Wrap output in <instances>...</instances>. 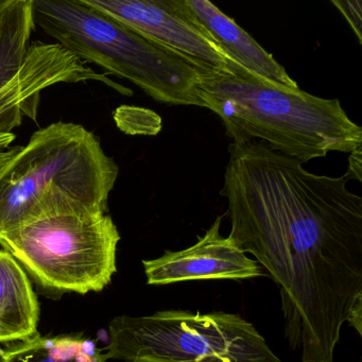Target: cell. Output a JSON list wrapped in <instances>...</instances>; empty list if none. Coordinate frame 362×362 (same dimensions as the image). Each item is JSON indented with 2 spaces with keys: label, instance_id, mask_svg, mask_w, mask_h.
I'll return each instance as SVG.
<instances>
[{
  "label": "cell",
  "instance_id": "1",
  "mask_svg": "<svg viewBox=\"0 0 362 362\" xmlns=\"http://www.w3.org/2000/svg\"><path fill=\"white\" fill-rule=\"evenodd\" d=\"M221 196L230 238L279 288L285 334L302 362H334L362 300V198L343 175H315L259 141L230 144Z\"/></svg>",
  "mask_w": 362,
  "mask_h": 362
},
{
  "label": "cell",
  "instance_id": "2",
  "mask_svg": "<svg viewBox=\"0 0 362 362\" xmlns=\"http://www.w3.org/2000/svg\"><path fill=\"white\" fill-rule=\"evenodd\" d=\"M199 93L234 144L259 141L302 163L361 148V127L338 99L269 83L241 66L233 74L205 71Z\"/></svg>",
  "mask_w": 362,
  "mask_h": 362
},
{
  "label": "cell",
  "instance_id": "3",
  "mask_svg": "<svg viewBox=\"0 0 362 362\" xmlns=\"http://www.w3.org/2000/svg\"><path fill=\"white\" fill-rule=\"evenodd\" d=\"M118 173L98 137L81 124L40 129L0 170V236L44 216L107 213Z\"/></svg>",
  "mask_w": 362,
  "mask_h": 362
},
{
  "label": "cell",
  "instance_id": "4",
  "mask_svg": "<svg viewBox=\"0 0 362 362\" xmlns=\"http://www.w3.org/2000/svg\"><path fill=\"white\" fill-rule=\"evenodd\" d=\"M33 20L82 62L129 80L153 100L204 107L199 86L209 71L97 11L84 0H33Z\"/></svg>",
  "mask_w": 362,
  "mask_h": 362
},
{
  "label": "cell",
  "instance_id": "5",
  "mask_svg": "<svg viewBox=\"0 0 362 362\" xmlns=\"http://www.w3.org/2000/svg\"><path fill=\"white\" fill-rule=\"evenodd\" d=\"M107 359L126 362H281L253 324L234 313L162 310L112 320Z\"/></svg>",
  "mask_w": 362,
  "mask_h": 362
},
{
  "label": "cell",
  "instance_id": "6",
  "mask_svg": "<svg viewBox=\"0 0 362 362\" xmlns=\"http://www.w3.org/2000/svg\"><path fill=\"white\" fill-rule=\"evenodd\" d=\"M119 232L103 211L44 216L0 236V245L48 289L101 291L116 272Z\"/></svg>",
  "mask_w": 362,
  "mask_h": 362
},
{
  "label": "cell",
  "instance_id": "7",
  "mask_svg": "<svg viewBox=\"0 0 362 362\" xmlns=\"http://www.w3.org/2000/svg\"><path fill=\"white\" fill-rule=\"evenodd\" d=\"M84 3L183 57L202 71L233 74L239 66L197 20L185 0H84Z\"/></svg>",
  "mask_w": 362,
  "mask_h": 362
},
{
  "label": "cell",
  "instance_id": "8",
  "mask_svg": "<svg viewBox=\"0 0 362 362\" xmlns=\"http://www.w3.org/2000/svg\"><path fill=\"white\" fill-rule=\"evenodd\" d=\"M99 81L130 95L111 79L86 66L75 54L57 43L30 44L20 71L0 88V150H6L13 143L12 130L22 124L23 116L37 122L41 93L59 83H79Z\"/></svg>",
  "mask_w": 362,
  "mask_h": 362
},
{
  "label": "cell",
  "instance_id": "9",
  "mask_svg": "<svg viewBox=\"0 0 362 362\" xmlns=\"http://www.w3.org/2000/svg\"><path fill=\"white\" fill-rule=\"evenodd\" d=\"M218 217L198 243L181 251H166L144 260L147 283L162 286L198 279H247L262 274V268L230 237L220 233Z\"/></svg>",
  "mask_w": 362,
  "mask_h": 362
},
{
  "label": "cell",
  "instance_id": "10",
  "mask_svg": "<svg viewBox=\"0 0 362 362\" xmlns=\"http://www.w3.org/2000/svg\"><path fill=\"white\" fill-rule=\"evenodd\" d=\"M197 20L209 31L226 56L256 77L281 88H298L283 65L247 31L207 0H185Z\"/></svg>",
  "mask_w": 362,
  "mask_h": 362
},
{
  "label": "cell",
  "instance_id": "11",
  "mask_svg": "<svg viewBox=\"0 0 362 362\" xmlns=\"http://www.w3.org/2000/svg\"><path fill=\"white\" fill-rule=\"evenodd\" d=\"M39 302L26 272L11 254L0 251V343L39 334Z\"/></svg>",
  "mask_w": 362,
  "mask_h": 362
},
{
  "label": "cell",
  "instance_id": "12",
  "mask_svg": "<svg viewBox=\"0 0 362 362\" xmlns=\"http://www.w3.org/2000/svg\"><path fill=\"white\" fill-rule=\"evenodd\" d=\"M35 29L33 0H0V88L22 67Z\"/></svg>",
  "mask_w": 362,
  "mask_h": 362
},
{
  "label": "cell",
  "instance_id": "13",
  "mask_svg": "<svg viewBox=\"0 0 362 362\" xmlns=\"http://www.w3.org/2000/svg\"><path fill=\"white\" fill-rule=\"evenodd\" d=\"M94 341L78 336L40 337L4 351L0 362H105Z\"/></svg>",
  "mask_w": 362,
  "mask_h": 362
},
{
  "label": "cell",
  "instance_id": "14",
  "mask_svg": "<svg viewBox=\"0 0 362 362\" xmlns=\"http://www.w3.org/2000/svg\"><path fill=\"white\" fill-rule=\"evenodd\" d=\"M115 120L119 129L130 134H152L151 129L156 133L160 131V116L139 107H119Z\"/></svg>",
  "mask_w": 362,
  "mask_h": 362
},
{
  "label": "cell",
  "instance_id": "15",
  "mask_svg": "<svg viewBox=\"0 0 362 362\" xmlns=\"http://www.w3.org/2000/svg\"><path fill=\"white\" fill-rule=\"evenodd\" d=\"M337 9L342 13L349 26L353 29L359 44H362V4L360 0H345V1H332Z\"/></svg>",
  "mask_w": 362,
  "mask_h": 362
},
{
  "label": "cell",
  "instance_id": "16",
  "mask_svg": "<svg viewBox=\"0 0 362 362\" xmlns=\"http://www.w3.org/2000/svg\"><path fill=\"white\" fill-rule=\"evenodd\" d=\"M361 148L351 152L349 156V173L344 175L347 180L354 179L361 182Z\"/></svg>",
  "mask_w": 362,
  "mask_h": 362
},
{
  "label": "cell",
  "instance_id": "17",
  "mask_svg": "<svg viewBox=\"0 0 362 362\" xmlns=\"http://www.w3.org/2000/svg\"><path fill=\"white\" fill-rule=\"evenodd\" d=\"M361 319H362V300L356 303L353 308L347 315L346 321L357 329L358 334L361 336Z\"/></svg>",
  "mask_w": 362,
  "mask_h": 362
},
{
  "label": "cell",
  "instance_id": "18",
  "mask_svg": "<svg viewBox=\"0 0 362 362\" xmlns=\"http://www.w3.org/2000/svg\"><path fill=\"white\" fill-rule=\"evenodd\" d=\"M20 148L21 146H16V147L8 148L6 150H0V170L13 158L14 154L20 150Z\"/></svg>",
  "mask_w": 362,
  "mask_h": 362
},
{
  "label": "cell",
  "instance_id": "19",
  "mask_svg": "<svg viewBox=\"0 0 362 362\" xmlns=\"http://www.w3.org/2000/svg\"><path fill=\"white\" fill-rule=\"evenodd\" d=\"M4 351L3 349H0V357H1V355H3Z\"/></svg>",
  "mask_w": 362,
  "mask_h": 362
}]
</instances>
